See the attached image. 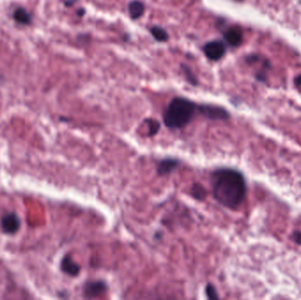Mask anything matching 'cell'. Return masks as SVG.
<instances>
[{
  "label": "cell",
  "instance_id": "obj_1",
  "mask_svg": "<svg viewBox=\"0 0 301 300\" xmlns=\"http://www.w3.org/2000/svg\"><path fill=\"white\" fill-rule=\"evenodd\" d=\"M212 195L222 206L236 210L244 203L247 184L243 175L232 168H218L211 175Z\"/></svg>",
  "mask_w": 301,
  "mask_h": 300
},
{
  "label": "cell",
  "instance_id": "obj_2",
  "mask_svg": "<svg viewBox=\"0 0 301 300\" xmlns=\"http://www.w3.org/2000/svg\"><path fill=\"white\" fill-rule=\"evenodd\" d=\"M196 110L197 105L190 100L183 97L174 98L164 112L163 121L169 129H183L191 122Z\"/></svg>",
  "mask_w": 301,
  "mask_h": 300
},
{
  "label": "cell",
  "instance_id": "obj_3",
  "mask_svg": "<svg viewBox=\"0 0 301 300\" xmlns=\"http://www.w3.org/2000/svg\"><path fill=\"white\" fill-rule=\"evenodd\" d=\"M197 110L204 116L211 119V120H227L230 117V114L226 110L219 107L213 105H200L197 106Z\"/></svg>",
  "mask_w": 301,
  "mask_h": 300
},
{
  "label": "cell",
  "instance_id": "obj_4",
  "mask_svg": "<svg viewBox=\"0 0 301 300\" xmlns=\"http://www.w3.org/2000/svg\"><path fill=\"white\" fill-rule=\"evenodd\" d=\"M203 50L208 59L218 61L224 57L226 48L221 41H212L204 45Z\"/></svg>",
  "mask_w": 301,
  "mask_h": 300
},
{
  "label": "cell",
  "instance_id": "obj_5",
  "mask_svg": "<svg viewBox=\"0 0 301 300\" xmlns=\"http://www.w3.org/2000/svg\"><path fill=\"white\" fill-rule=\"evenodd\" d=\"M108 291V285L105 282L102 280L97 281H90L84 285L83 293L84 296L87 299H94L97 297L102 296Z\"/></svg>",
  "mask_w": 301,
  "mask_h": 300
},
{
  "label": "cell",
  "instance_id": "obj_6",
  "mask_svg": "<svg viewBox=\"0 0 301 300\" xmlns=\"http://www.w3.org/2000/svg\"><path fill=\"white\" fill-rule=\"evenodd\" d=\"M1 227L7 234H13L21 227V219L15 213H9L1 220Z\"/></svg>",
  "mask_w": 301,
  "mask_h": 300
},
{
  "label": "cell",
  "instance_id": "obj_7",
  "mask_svg": "<svg viewBox=\"0 0 301 300\" xmlns=\"http://www.w3.org/2000/svg\"><path fill=\"white\" fill-rule=\"evenodd\" d=\"M179 165L180 161L176 158H163L157 165V173L159 176L169 175L173 171L175 170Z\"/></svg>",
  "mask_w": 301,
  "mask_h": 300
},
{
  "label": "cell",
  "instance_id": "obj_8",
  "mask_svg": "<svg viewBox=\"0 0 301 300\" xmlns=\"http://www.w3.org/2000/svg\"><path fill=\"white\" fill-rule=\"evenodd\" d=\"M61 269L69 276H76L80 272V266L73 259L72 256L67 255L62 259Z\"/></svg>",
  "mask_w": 301,
  "mask_h": 300
},
{
  "label": "cell",
  "instance_id": "obj_9",
  "mask_svg": "<svg viewBox=\"0 0 301 300\" xmlns=\"http://www.w3.org/2000/svg\"><path fill=\"white\" fill-rule=\"evenodd\" d=\"M224 37L228 44L232 47H237L241 43L243 39V35L240 28L232 27L225 32Z\"/></svg>",
  "mask_w": 301,
  "mask_h": 300
},
{
  "label": "cell",
  "instance_id": "obj_10",
  "mask_svg": "<svg viewBox=\"0 0 301 300\" xmlns=\"http://www.w3.org/2000/svg\"><path fill=\"white\" fill-rule=\"evenodd\" d=\"M128 9H129L130 16L133 20L139 19L140 17L143 16V14L145 12V5L141 1H139V0L131 1L129 4Z\"/></svg>",
  "mask_w": 301,
  "mask_h": 300
},
{
  "label": "cell",
  "instance_id": "obj_11",
  "mask_svg": "<svg viewBox=\"0 0 301 300\" xmlns=\"http://www.w3.org/2000/svg\"><path fill=\"white\" fill-rule=\"evenodd\" d=\"M13 18L20 24L29 25L32 22V17L30 15V13L22 7L16 9L14 11Z\"/></svg>",
  "mask_w": 301,
  "mask_h": 300
},
{
  "label": "cell",
  "instance_id": "obj_12",
  "mask_svg": "<svg viewBox=\"0 0 301 300\" xmlns=\"http://www.w3.org/2000/svg\"><path fill=\"white\" fill-rule=\"evenodd\" d=\"M150 31L152 35V37H154L155 40L160 41V42L167 41L169 38V36L166 31V29H164L161 27H159V26H155V27L150 28Z\"/></svg>",
  "mask_w": 301,
  "mask_h": 300
},
{
  "label": "cell",
  "instance_id": "obj_13",
  "mask_svg": "<svg viewBox=\"0 0 301 300\" xmlns=\"http://www.w3.org/2000/svg\"><path fill=\"white\" fill-rule=\"evenodd\" d=\"M191 195L197 200H204L206 196V190L199 183H195L191 188Z\"/></svg>",
  "mask_w": 301,
  "mask_h": 300
},
{
  "label": "cell",
  "instance_id": "obj_14",
  "mask_svg": "<svg viewBox=\"0 0 301 300\" xmlns=\"http://www.w3.org/2000/svg\"><path fill=\"white\" fill-rule=\"evenodd\" d=\"M146 122L148 127V135L150 137H153L159 132L160 124L158 121H156L154 119H147L146 120Z\"/></svg>",
  "mask_w": 301,
  "mask_h": 300
},
{
  "label": "cell",
  "instance_id": "obj_15",
  "mask_svg": "<svg viewBox=\"0 0 301 300\" xmlns=\"http://www.w3.org/2000/svg\"><path fill=\"white\" fill-rule=\"evenodd\" d=\"M182 68H183V73L186 76V78L188 79V81L189 82L191 85H195L198 84V81L196 79V77L194 75V73H192L191 70L189 69L186 65H182Z\"/></svg>",
  "mask_w": 301,
  "mask_h": 300
},
{
  "label": "cell",
  "instance_id": "obj_16",
  "mask_svg": "<svg viewBox=\"0 0 301 300\" xmlns=\"http://www.w3.org/2000/svg\"><path fill=\"white\" fill-rule=\"evenodd\" d=\"M205 293H206V297L210 300H217L219 299L220 297L218 295V292L216 291V288L214 287V285H212V284H208L205 287Z\"/></svg>",
  "mask_w": 301,
  "mask_h": 300
},
{
  "label": "cell",
  "instance_id": "obj_17",
  "mask_svg": "<svg viewBox=\"0 0 301 300\" xmlns=\"http://www.w3.org/2000/svg\"><path fill=\"white\" fill-rule=\"evenodd\" d=\"M294 240H295V242L298 244H301V231H296L295 233H294Z\"/></svg>",
  "mask_w": 301,
  "mask_h": 300
},
{
  "label": "cell",
  "instance_id": "obj_18",
  "mask_svg": "<svg viewBox=\"0 0 301 300\" xmlns=\"http://www.w3.org/2000/svg\"><path fill=\"white\" fill-rule=\"evenodd\" d=\"M295 85H296L298 88L301 91V75H300V76H298V77H296V79H295Z\"/></svg>",
  "mask_w": 301,
  "mask_h": 300
},
{
  "label": "cell",
  "instance_id": "obj_19",
  "mask_svg": "<svg viewBox=\"0 0 301 300\" xmlns=\"http://www.w3.org/2000/svg\"><path fill=\"white\" fill-rule=\"evenodd\" d=\"M84 13H85V10L84 9H80L79 11H77V15L78 16H83Z\"/></svg>",
  "mask_w": 301,
  "mask_h": 300
}]
</instances>
